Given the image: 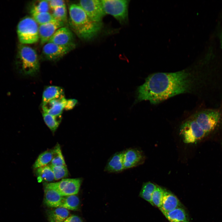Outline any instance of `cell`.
<instances>
[{
	"mask_svg": "<svg viewBox=\"0 0 222 222\" xmlns=\"http://www.w3.org/2000/svg\"><path fill=\"white\" fill-rule=\"evenodd\" d=\"M193 117L207 134L213 131L220 123L222 114L217 110L207 109L198 112Z\"/></svg>",
	"mask_w": 222,
	"mask_h": 222,
	"instance_id": "6",
	"label": "cell"
},
{
	"mask_svg": "<svg viewBox=\"0 0 222 222\" xmlns=\"http://www.w3.org/2000/svg\"><path fill=\"white\" fill-rule=\"evenodd\" d=\"M82 180L81 178L63 179L55 183H47L55 189L62 196L77 194L79 190Z\"/></svg>",
	"mask_w": 222,
	"mask_h": 222,
	"instance_id": "8",
	"label": "cell"
},
{
	"mask_svg": "<svg viewBox=\"0 0 222 222\" xmlns=\"http://www.w3.org/2000/svg\"><path fill=\"white\" fill-rule=\"evenodd\" d=\"M123 152L125 170L137 166L142 163L144 161L143 153L137 149L130 148Z\"/></svg>",
	"mask_w": 222,
	"mask_h": 222,
	"instance_id": "12",
	"label": "cell"
},
{
	"mask_svg": "<svg viewBox=\"0 0 222 222\" xmlns=\"http://www.w3.org/2000/svg\"><path fill=\"white\" fill-rule=\"evenodd\" d=\"M165 189L157 185L152 196V201L153 205L159 208L162 205Z\"/></svg>",
	"mask_w": 222,
	"mask_h": 222,
	"instance_id": "27",
	"label": "cell"
},
{
	"mask_svg": "<svg viewBox=\"0 0 222 222\" xmlns=\"http://www.w3.org/2000/svg\"><path fill=\"white\" fill-rule=\"evenodd\" d=\"M69 10L70 25L79 38L85 40H91L100 32L102 23L92 20L78 4L70 5Z\"/></svg>",
	"mask_w": 222,
	"mask_h": 222,
	"instance_id": "2",
	"label": "cell"
},
{
	"mask_svg": "<svg viewBox=\"0 0 222 222\" xmlns=\"http://www.w3.org/2000/svg\"><path fill=\"white\" fill-rule=\"evenodd\" d=\"M180 132L183 142L187 143L195 142L207 135L193 117L189 118L182 124Z\"/></svg>",
	"mask_w": 222,
	"mask_h": 222,
	"instance_id": "7",
	"label": "cell"
},
{
	"mask_svg": "<svg viewBox=\"0 0 222 222\" xmlns=\"http://www.w3.org/2000/svg\"><path fill=\"white\" fill-rule=\"evenodd\" d=\"M44 185L45 204L50 207H59L63 196L55 189L49 186L47 183H45Z\"/></svg>",
	"mask_w": 222,
	"mask_h": 222,
	"instance_id": "15",
	"label": "cell"
},
{
	"mask_svg": "<svg viewBox=\"0 0 222 222\" xmlns=\"http://www.w3.org/2000/svg\"><path fill=\"white\" fill-rule=\"evenodd\" d=\"M48 2L50 8L52 10L56 8L66 6L64 1L62 0H49Z\"/></svg>",
	"mask_w": 222,
	"mask_h": 222,
	"instance_id": "32",
	"label": "cell"
},
{
	"mask_svg": "<svg viewBox=\"0 0 222 222\" xmlns=\"http://www.w3.org/2000/svg\"><path fill=\"white\" fill-rule=\"evenodd\" d=\"M53 149V156L50 165L55 166H66L60 145L57 144Z\"/></svg>",
	"mask_w": 222,
	"mask_h": 222,
	"instance_id": "26",
	"label": "cell"
},
{
	"mask_svg": "<svg viewBox=\"0 0 222 222\" xmlns=\"http://www.w3.org/2000/svg\"><path fill=\"white\" fill-rule=\"evenodd\" d=\"M220 39L221 46L222 48V32H221L220 35Z\"/></svg>",
	"mask_w": 222,
	"mask_h": 222,
	"instance_id": "35",
	"label": "cell"
},
{
	"mask_svg": "<svg viewBox=\"0 0 222 222\" xmlns=\"http://www.w3.org/2000/svg\"><path fill=\"white\" fill-rule=\"evenodd\" d=\"M80 201L78 197L76 195H72L63 197L60 207L68 210L76 211L79 209Z\"/></svg>",
	"mask_w": 222,
	"mask_h": 222,
	"instance_id": "22",
	"label": "cell"
},
{
	"mask_svg": "<svg viewBox=\"0 0 222 222\" xmlns=\"http://www.w3.org/2000/svg\"><path fill=\"white\" fill-rule=\"evenodd\" d=\"M31 15L32 18L39 25L47 23L55 20L52 14L48 12L34 13Z\"/></svg>",
	"mask_w": 222,
	"mask_h": 222,
	"instance_id": "29",
	"label": "cell"
},
{
	"mask_svg": "<svg viewBox=\"0 0 222 222\" xmlns=\"http://www.w3.org/2000/svg\"><path fill=\"white\" fill-rule=\"evenodd\" d=\"M50 165L52 169L55 180H58L68 176V172L66 165L55 166Z\"/></svg>",
	"mask_w": 222,
	"mask_h": 222,
	"instance_id": "30",
	"label": "cell"
},
{
	"mask_svg": "<svg viewBox=\"0 0 222 222\" xmlns=\"http://www.w3.org/2000/svg\"><path fill=\"white\" fill-rule=\"evenodd\" d=\"M16 60L18 70L23 75L34 76L39 71V63L37 54L30 47L23 44L20 45Z\"/></svg>",
	"mask_w": 222,
	"mask_h": 222,
	"instance_id": "3",
	"label": "cell"
},
{
	"mask_svg": "<svg viewBox=\"0 0 222 222\" xmlns=\"http://www.w3.org/2000/svg\"><path fill=\"white\" fill-rule=\"evenodd\" d=\"M52 14L55 19L65 24L67 22V13L66 6H62L53 10Z\"/></svg>",
	"mask_w": 222,
	"mask_h": 222,
	"instance_id": "31",
	"label": "cell"
},
{
	"mask_svg": "<svg viewBox=\"0 0 222 222\" xmlns=\"http://www.w3.org/2000/svg\"><path fill=\"white\" fill-rule=\"evenodd\" d=\"M49 8L48 0L38 1L31 7L30 12L31 14L48 12Z\"/></svg>",
	"mask_w": 222,
	"mask_h": 222,
	"instance_id": "28",
	"label": "cell"
},
{
	"mask_svg": "<svg viewBox=\"0 0 222 222\" xmlns=\"http://www.w3.org/2000/svg\"><path fill=\"white\" fill-rule=\"evenodd\" d=\"M75 47V45L64 46L48 42L43 47L42 54L47 60H57L74 49Z\"/></svg>",
	"mask_w": 222,
	"mask_h": 222,
	"instance_id": "10",
	"label": "cell"
},
{
	"mask_svg": "<svg viewBox=\"0 0 222 222\" xmlns=\"http://www.w3.org/2000/svg\"><path fill=\"white\" fill-rule=\"evenodd\" d=\"M47 215L50 222H64L69 215V212L66 208L59 207L49 211Z\"/></svg>",
	"mask_w": 222,
	"mask_h": 222,
	"instance_id": "20",
	"label": "cell"
},
{
	"mask_svg": "<svg viewBox=\"0 0 222 222\" xmlns=\"http://www.w3.org/2000/svg\"><path fill=\"white\" fill-rule=\"evenodd\" d=\"M124 170L123 151L116 153L112 155L104 169L105 171L110 173H119Z\"/></svg>",
	"mask_w": 222,
	"mask_h": 222,
	"instance_id": "16",
	"label": "cell"
},
{
	"mask_svg": "<svg viewBox=\"0 0 222 222\" xmlns=\"http://www.w3.org/2000/svg\"><path fill=\"white\" fill-rule=\"evenodd\" d=\"M43 116L45 123L50 130L53 132L56 131L61 121V115L53 116L43 112Z\"/></svg>",
	"mask_w": 222,
	"mask_h": 222,
	"instance_id": "25",
	"label": "cell"
},
{
	"mask_svg": "<svg viewBox=\"0 0 222 222\" xmlns=\"http://www.w3.org/2000/svg\"><path fill=\"white\" fill-rule=\"evenodd\" d=\"M35 174L39 182H51L55 180L54 174L50 165L35 169Z\"/></svg>",
	"mask_w": 222,
	"mask_h": 222,
	"instance_id": "21",
	"label": "cell"
},
{
	"mask_svg": "<svg viewBox=\"0 0 222 222\" xmlns=\"http://www.w3.org/2000/svg\"><path fill=\"white\" fill-rule=\"evenodd\" d=\"M101 2L106 14L113 16L121 24L128 22L129 0H102Z\"/></svg>",
	"mask_w": 222,
	"mask_h": 222,
	"instance_id": "5",
	"label": "cell"
},
{
	"mask_svg": "<svg viewBox=\"0 0 222 222\" xmlns=\"http://www.w3.org/2000/svg\"><path fill=\"white\" fill-rule=\"evenodd\" d=\"M157 186L150 182L144 183L139 193V196L154 206L152 201V196Z\"/></svg>",
	"mask_w": 222,
	"mask_h": 222,
	"instance_id": "24",
	"label": "cell"
},
{
	"mask_svg": "<svg viewBox=\"0 0 222 222\" xmlns=\"http://www.w3.org/2000/svg\"><path fill=\"white\" fill-rule=\"evenodd\" d=\"M170 222H189L188 215L182 207L163 214Z\"/></svg>",
	"mask_w": 222,
	"mask_h": 222,
	"instance_id": "19",
	"label": "cell"
},
{
	"mask_svg": "<svg viewBox=\"0 0 222 222\" xmlns=\"http://www.w3.org/2000/svg\"><path fill=\"white\" fill-rule=\"evenodd\" d=\"M197 79L186 70L151 74L137 88L134 103L148 101L156 104L175 96L191 92L195 88Z\"/></svg>",
	"mask_w": 222,
	"mask_h": 222,
	"instance_id": "1",
	"label": "cell"
},
{
	"mask_svg": "<svg viewBox=\"0 0 222 222\" xmlns=\"http://www.w3.org/2000/svg\"><path fill=\"white\" fill-rule=\"evenodd\" d=\"M63 96H64V90L61 87L55 86L47 87L43 93L42 104Z\"/></svg>",
	"mask_w": 222,
	"mask_h": 222,
	"instance_id": "18",
	"label": "cell"
},
{
	"mask_svg": "<svg viewBox=\"0 0 222 222\" xmlns=\"http://www.w3.org/2000/svg\"><path fill=\"white\" fill-rule=\"evenodd\" d=\"M17 32L18 39L22 44L35 43L39 39L38 24L31 17L24 18L19 22Z\"/></svg>",
	"mask_w": 222,
	"mask_h": 222,
	"instance_id": "4",
	"label": "cell"
},
{
	"mask_svg": "<svg viewBox=\"0 0 222 222\" xmlns=\"http://www.w3.org/2000/svg\"><path fill=\"white\" fill-rule=\"evenodd\" d=\"M53 154V149L49 150L41 154L35 162L33 168L36 169L48 165L51 163Z\"/></svg>",
	"mask_w": 222,
	"mask_h": 222,
	"instance_id": "23",
	"label": "cell"
},
{
	"mask_svg": "<svg viewBox=\"0 0 222 222\" xmlns=\"http://www.w3.org/2000/svg\"><path fill=\"white\" fill-rule=\"evenodd\" d=\"M78 4L88 16L94 21L102 22L103 18L106 14L101 0H80L79 1Z\"/></svg>",
	"mask_w": 222,
	"mask_h": 222,
	"instance_id": "9",
	"label": "cell"
},
{
	"mask_svg": "<svg viewBox=\"0 0 222 222\" xmlns=\"http://www.w3.org/2000/svg\"><path fill=\"white\" fill-rule=\"evenodd\" d=\"M64 222H84L81 218L75 215L68 216Z\"/></svg>",
	"mask_w": 222,
	"mask_h": 222,
	"instance_id": "34",
	"label": "cell"
},
{
	"mask_svg": "<svg viewBox=\"0 0 222 222\" xmlns=\"http://www.w3.org/2000/svg\"><path fill=\"white\" fill-rule=\"evenodd\" d=\"M77 101L75 99H70L66 100L64 109L66 110L72 109L76 105Z\"/></svg>",
	"mask_w": 222,
	"mask_h": 222,
	"instance_id": "33",
	"label": "cell"
},
{
	"mask_svg": "<svg viewBox=\"0 0 222 222\" xmlns=\"http://www.w3.org/2000/svg\"><path fill=\"white\" fill-rule=\"evenodd\" d=\"M66 100L64 97L63 96L43 103L42 108L43 113L53 116L61 115Z\"/></svg>",
	"mask_w": 222,
	"mask_h": 222,
	"instance_id": "14",
	"label": "cell"
},
{
	"mask_svg": "<svg viewBox=\"0 0 222 222\" xmlns=\"http://www.w3.org/2000/svg\"><path fill=\"white\" fill-rule=\"evenodd\" d=\"M48 42L64 46L75 45L72 32L68 27L64 26L58 29Z\"/></svg>",
	"mask_w": 222,
	"mask_h": 222,
	"instance_id": "11",
	"label": "cell"
},
{
	"mask_svg": "<svg viewBox=\"0 0 222 222\" xmlns=\"http://www.w3.org/2000/svg\"><path fill=\"white\" fill-rule=\"evenodd\" d=\"M64 23L54 20L47 23L39 26V39L43 45L47 43L49 39L59 28L64 27Z\"/></svg>",
	"mask_w": 222,
	"mask_h": 222,
	"instance_id": "13",
	"label": "cell"
},
{
	"mask_svg": "<svg viewBox=\"0 0 222 222\" xmlns=\"http://www.w3.org/2000/svg\"><path fill=\"white\" fill-rule=\"evenodd\" d=\"M181 206L180 202L175 195L170 191L164 190L162 207L159 208L163 214L181 207Z\"/></svg>",
	"mask_w": 222,
	"mask_h": 222,
	"instance_id": "17",
	"label": "cell"
}]
</instances>
